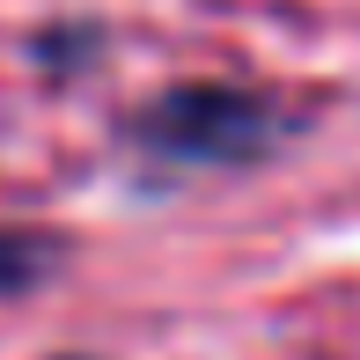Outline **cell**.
<instances>
[{"instance_id":"2","label":"cell","mask_w":360,"mask_h":360,"mask_svg":"<svg viewBox=\"0 0 360 360\" xmlns=\"http://www.w3.org/2000/svg\"><path fill=\"white\" fill-rule=\"evenodd\" d=\"M52 265H59V243H52V236H30V228H0V294L37 287Z\"/></svg>"},{"instance_id":"1","label":"cell","mask_w":360,"mask_h":360,"mask_svg":"<svg viewBox=\"0 0 360 360\" xmlns=\"http://www.w3.org/2000/svg\"><path fill=\"white\" fill-rule=\"evenodd\" d=\"M272 133H280V118L243 89H176L140 118V147L155 162H184V169L250 162L257 147H272Z\"/></svg>"}]
</instances>
